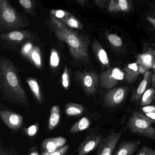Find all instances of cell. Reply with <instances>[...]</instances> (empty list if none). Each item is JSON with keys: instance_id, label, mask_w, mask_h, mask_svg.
Instances as JSON below:
<instances>
[{"instance_id": "cell-39", "label": "cell", "mask_w": 155, "mask_h": 155, "mask_svg": "<svg viewBox=\"0 0 155 155\" xmlns=\"http://www.w3.org/2000/svg\"><path fill=\"white\" fill-rule=\"evenodd\" d=\"M86 2V1H85V0H84V1H83V0L77 1V2H78L79 4H80L81 5V6H84V5L85 4V2Z\"/></svg>"}, {"instance_id": "cell-12", "label": "cell", "mask_w": 155, "mask_h": 155, "mask_svg": "<svg viewBox=\"0 0 155 155\" xmlns=\"http://www.w3.org/2000/svg\"><path fill=\"white\" fill-rule=\"evenodd\" d=\"M126 96L124 88H119L110 91L106 94L105 101L106 105L109 107H114L121 103Z\"/></svg>"}, {"instance_id": "cell-37", "label": "cell", "mask_w": 155, "mask_h": 155, "mask_svg": "<svg viewBox=\"0 0 155 155\" xmlns=\"http://www.w3.org/2000/svg\"><path fill=\"white\" fill-rule=\"evenodd\" d=\"M29 155H39V154L38 153L37 150H32L30 152Z\"/></svg>"}, {"instance_id": "cell-10", "label": "cell", "mask_w": 155, "mask_h": 155, "mask_svg": "<svg viewBox=\"0 0 155 155\" xmlns=\"http://www.w3.org/2000/svg\"><path fill=\"white\" fill-rule=\"evenodd\" d=\"M125 74L118 68H115L110 71L104 72L101 76V82L103 87L110 88L113 81H121L124 79Z\"/></svg>"}, {"instance_id": "cell-1", "label": "cell", "mask_w": 155, "mask_h": 155, "mask_svg": "<svg viewBox=\"0 0 155 155\" xmlns=\"http://www.w3.org/2000/svg\"><path fill=\"white\" fill-rule=\"evenodd\" d=\"M0 90L2 99L21 107H30L17 68L11 61L5 58L0 59Z\"/></svg>"}, {"instance_id": "cell-26", "label": "cell", "mask_w": 155, "mask_h": 155, "mask_svg": "<svg viewBox=\"0 0 155 155\" xmlns=\"http://www.w3.org/2000/svg\"><path fill=\"white\" fill-rule=\"evenodd\" d=\"M108 39L111 44L117 47H120L122 44V40L115 34H110L108 36Z\"/></svg>"}, {"instance_id": "cell-35", "label": "cell", "mask_w": 155, "mask_h": 155, "mask_svg": "<svg viewBox=\"0 0 155 155\" xmlns=\"http://www.w3.org/2000/svg\"><path fill=\"white\" fill-rule=\"evenodd\" d=\"M142 112L145 114L147 113H155V105L153 106H147L143 107L141 108Z\"/></svg>"}, {"instance_id": "cell-8", "label": "cell", "mask_w": 155, "mask_h": 155, "mask_svg": "<svg viewBox=\"0 0 155 155\" xmlns=\"http://www.w3.org/2000/svg\"><path fill=\"white\" fill-rule=\"evenodd\" d=\"M0 116L6 126L13 130H18L22 126L23 117L20 114L9 110H2Z\"/></svg>"}, {"instance_id": "cell-4", "label": "cell", "mask_w": 155, "mask_h": 155, "mask_svg": "<svg viewBox=\"0 0 155 155\" xmlns=\"http://www.w3.org/2000/svg\"><path fill=\"white\" fill-rule=\"evenodd\" d=\"M152 123L144 114L135 112L130 117L127 126L132 133L155 140V128Z\"/></svg>"}, {"instance_id": "cell-9", "label": "cell", "mask_w": 155, "mask_h": 155, "mask_svg": "<svg viewBox=\"0 0 155 155\" xmlns=\"http://www.w3.org/2000/svg\"><path fill=\"white\" fill-rule=\"evenodd\" d=\"M67 141V139L62 137L45 139L41 142L42 151L49 153L54 152L64 147Z\"/></svg>"}, {"instance_id": "cell-13", "label": "cell", "mask_w": 155, "mask_h": 155, "mask_svg": "<svg viewBox=\"0 0 155 155\" xmlns=\"http://www.w3.org/2000/svg\"><path fill=\"white\" fill-rule=\"evenodd\" d=\"M139 145V141H125L119 146L113 155H132Z\"/></svg>"}, {"instance_id": "cell-27", "label": "cell", "mask_w": 155, "mask_h": 155, "mask_svg": "<svg viewBox=\"0 0 155 155\" xmlns=\"http://www.w3.org/2000/svg\"><path fill=\"white\" fill-rule=\"evenodd\" d=\"M51 14L56 18L63 20L71 15L68 12L62 10H55L51 11Z\"/></svg>"}, {"instance_id": "cell-18", "label": "cell", "mask_w": 155, "mask_h": 155, "mask_svg": "<svg viewBox=\"0 0 155 155\" xmlns=\"http://www.w3.org/2000/svg\"><path fill=\"white\" fill-rule=\"evenodd\" d=\"M28 57H29L30 59L36 68L38 69L41 68L42 67V58L41 50L38 47H34Z\"/></svg>"}, {"instance_id": "cell-25", "label": "cell", "mask_w": 155, "mask_h": 155, "mask_svg": "<svg viewBox=\"0 0 155 155\" xmlns=\"http://www.w3.org/2000/svg\"><path fill=\"white\" fill-rule=\"evenodd\" d=\"M0 155H19L18 152L14 148H9L3 146L1 142Z\"/></svg>"}, {"instance_id": "cell-30", "label": "cell", "mask_w": 155, "mask_h": 155, "mask_svg": "<svg viewBox=\"0 0 155 155\" xmlns=\"http://www.w3.org/2000/svg\"><path fill=\"white\" fill-rule=\"evenodd\" d=\"M33 48L34 47H33V44L31 42H26L25 44H24L21 48V54L23 56L28 57Z\"/></svg>"}, {"instance_id": "cell-17", "label": "cell", "mask_w": 155, "mask_h": 155, "mask_svg": "<svg viewBox=\"0 0 155 155\" xmlns=\"http://www.w3.org/2000/svg\"><path fill=\"white\" fill-rule=\"evenodd\" d=\"M91 123L89 119L87 117H83L74 123L69 130L71 133H78L88 128Z\"/></svg>"}, {"instance_id": "cell-38", "label": "cell", "mask_w": 155, "mask_h": 155, "mask_svg": "<svg viewBox=\"0 0 155 155\" xmlns=\"http://www.w3.org/2000/svg\"><path fill=\"white\" fill-rule=\"evenodd\" d=\"M147 19L148 20L150 23H152L155 27V19H153V18H149V17H148Z\"/></svg>"}, {"instance_id": "cell-15", "label": "cell", "mask_w": 155, "mask_h": 155, "mask_svg": "<svg viewBox=\"0 0 155 155\" xmlns=\"http://www.w3.org/2000/svg\"><path fill=\"white\" fill-rule=\"evenodd\" d=\"M85 110V107L81 104L69 102L65 106V113L68 117L80 116L83 114Z\"/></svg>"}, {"instance_id": "cell-3", "label": "cell", "mask_w": 155, "mask_h": 155, "mask_svg": "<svg viewBox=\"0 0 155 155\" xmlns=\"http://www.w3.org/2000/svg\"><path fill=\"white\" fill-rule=\"evenodd\" d=\"M27 26L20 15L7 0H0V28L20 29Z\"/></svg>"}, {"instance_id": "cell-29", "label": "cell", "mask_w": 155, "mask_h": 155, "mask_svg": "<svg viewBox=\"0 0 155 155\" xmlns=\"http://www.w3.org/2000/svg\"><path fill=\"white\" fill-rule=\"evenodd\" d=\"M70 148V146L67 145V146H64L63 147L56 151H54L51 153H49V152H44L42 151L41 153V155H65L66 154L69 149Z\"/></svg>"}, {"instance_id": "cell-31", "label": "cell", "mask_w": 155, "mask_h": 155, "mask_svg": "<svg viewBox=\"0 0 155 155\" xmlns=\"http://www.w3.org/2000/svg\"><path fill=\"white\" fill-rule=\"evenodd\" d=\"M136 155H155V149L147 147H143Z\"/></svg>"}, {"instance_id": "cell-24", "label": "cell", "mask_w": 155, "mask_h": 155, "mask_svg": "<svg viewBox=\"0 0 155 155\" xmlns=\"http://www.w3.org/2000/svg\"><path fill=\"white\" fill-rule=\"evenodd\" d=\"M39 125L38 122H36L33 125L30 126L29 127L24 129V131L26 135L29 137H33L35 136L38 131Z\"/></svg>"}, {"instance_id": "cell-33", "label": "cell", "mask_w": 155, "mask_h": 155, "mask_svg": "<svg viewBox=\"0 0 155 155\" xmlns=\"http://www.w3.org/2000/svg\"><path fill=\"white\" fill-rule=\"evenodd\" d=\"M115 2V1H114ZM117 6L116 5V3L115 4V6L116 7H117V8L119 9L120 10L123 11H127L128 9V4L127 1L126 0H119L117 1Z\"/></svg>"}, {"instance_id": "cell-6", "label": "cell", "mask_w": 155, "mask_h": 155, "mask_svg": "<svg viewBox=\"0 0 155 155\" xmlns=\"http://www.w3.org/2000/svg\"><path fill=\"white\" fill-rule=\"evenodd\" d=\"M103 139L102 135L91 132L78 148V155H86L92 152L98 148Z\"/></svg>"}, {"instance_id": "cell-40", "label": "cell", "mask_w": 155, "mask_h": 155, "mask_svg": "<svg viewBox=\"0 0 155 155\" xmlns=\"http://www.w3.org/2000/svg\"></svg>"}, {"instance_id": "cell-19", "label": "cell", "mask_w": 155, "mask_h": 155, "mask_svg": "<svg viewBox=\"0 0 155 155\" xmlns=\"http://www.w3.org/2000/svg\"><path fill=\"white\" fill-rule=\"evenodd\" d=\"M93 48L101 63L104 66H107L109 63V61L107 54L105 50L102 48L97 43H94Z\"/></svg>"}, {"instance_id": "cell-21", "label": "cell", "mask_w": 155, "mask_h": 155, "mask_svg": "<svg viewBox=\"0 0 155 155\" xmlns=\"http://www.w3.org/2000/svg\"><path fill=\"white\" fill-rule=\"evenodd\" d=\"M60 59L58 52L55 49L52 48L51 51L50 56V65L52 68H57L60 64Z\"/></svg>"}, {"instance_id": "cell-7", "label": "cell", "mask_w": 155, "mask_h": 155, "mask_svg": "<svg viewBox=\"0 0 155 155\" xmlns=\"http://www.w3.org/2000/svg\"><path fill=\"white\" fill-rule=\"evenodd\" d=\"M81 86L85 93L87 95L95 93L98 84V77L97 74L91 71L81 73L79 76Z\"/></svg>"}, {"instance_id": "cell-5", "label": "cell", "mask_w": 155, "mask_h": 155, "mask_svg": "<svg viewBox=\"0 0 155 155\" xmlns=\"http://www.w3.org/2000/svg\"><path fill=\"white\" fill-rule=\"evenodd\" d=\"M121 135V131L109 133L98 147L97 155H112Z\"/></svg>"}, {"instance_id": "cell-14", "label": "cell", "mask_w": 155, "mask_h": 155, "mask_svg": "<svg viewBox=\"0 0 155 155\" xmlns=\"http://www.w3.org/2000/svg\"><path fill=\"white\" fill-rule=\"evenodd\" d=\"M61 118L59 107L54 105L51 109L50 115L49 119L48 127L50 130H53L59 123Z\"/></svg>"}, {"instance_id": "cell-34", "label": "cell", "mask_w": 155, "mask_h": 155, "mask_svg": "<svg viewBox=\"0 0 155 155\" xmlns=\"http://www.w3.org/2000/svg\"><path fill=\"white\" fill-rule=\"evenodd\" d=\"M141 61L146 66H150L152 62V58L150 54H145L141 57Z\"/></svg>"}, {"instance_id": "cell-11", "label": "cell", "mask_w": 155, "mask_h": 155, "mask_svg": "<svg viewBox=\"0 0 155 155\" xmlns=\"http://www.w3.org/2000/svg\"><path fill=\"white\" fill-rule=\"evenodd\" d=\"M1 39L11 43L19 44L31 38L29 32L24 31H14L1 34Z\"/></svg>"}, {"instance_id": "cell-2", "label": "cell", "mask_w": 155, "mask_h": 155, "mask_svg": "<svg viewBox=\"0 0 155 155\" xmlns=\"http://www.w3.org/2000/svg\"><path fill=\"white\" fill-rule=\"evenodd\" d=\"M54 32L58 38L65 42L71 57L79 61L87 62L89 58V40L87 37L66 27L55 28Z\"/></svg>"}, {"instance_id": "cell-20", "label": "cell", "mask_w": 155, "mask_h": 155, "mask_svg": "<svg viewBox=\"0 0 155 155\" xmlns=\"http://www.w3.org/2000/svg\"><path fill=\"white\" fill-rule=\"evenodd\" d=\"M62 21L63 23H66V25L71 28L81 29L83 28L81 23L78 20V19L72 15H70L68 18L62 20Z\"/></svg>"}, {"instance_id": "cell-32", "label": "cell", "mask_w": 155, "mask_h": 155, "mask_svg": "<svg viewBox=\"0 0 155 155\" xmlns=\"http://www.w3.org/2000/svg\"><path fill=\"white\" fill-rule=\"evenodd\" d=\"M34 2L31 1V0H19V2L20 5L23 7V8L25 9L26 10L29 11L32 9L34 6Z\"/></svg>"}, {"instance_id": "cell-28", "label": "cell", "mask_w": 155, "mask_h": 155, "mask_svg": "<svg viewBox=\"0 0 155 155\" xmlns=\"http://www.w3.org/2000/svg\"><path fill=\"white\" fill-rule=\"evenodd\" d=\"M147 83L148 80L146 78H144L140 82L137 91V99H139L140 97L145 92Z\"/></svg>"}, {"instance_id": "cell-22", "label": "cell", "mask_w": 155, "mask_h": 155, "mask_svg": "<svg viewBox=\"0 0 155 155\" xmlns=\"http://www.w3.org/2000/svg\"><path fill=\"white\" fill-rule=\"evenodd\" d=\"M154 94V91L152 89H149L145 91L141 99V105L144 107L149 106L152 102Z\"/></svg>"}, {"instance_id": "cell-16", "label": "cell", "mask_w": 155, "mask_h": 155, "mask_svg": "<svg viewBox=\"0 0 155 155\" xmlns=\"http://www.w3.org/2000/svg\"><path fill=\"white\" fill-rule=\"evenodd\" d=\"M27 81L37 101L39 104H41L42 102V93L38 81L34 78H27Z\"/></svg>"}, {"instance_id": "cell-36", "label": "cell", "mask_w": 155, "mask_h": 155, "mask_svg": "<svg viewBox=\"0 0 155 155\" xmlns=\"http://www.w3.org/2000/svg\"><path fill=\"white\" fill-rule=\"evenodd\" d=\"M128 68L134 71H137L138 68L137 66L136 63H132V64H130L128 65Z\"/></svg>"}, {"instance_id": "cell-23", "label": "cell", "mask_w": 155, "mask_h": 155, "mask_svg": "<svg viewBox=\"0 0 155 155\" xmlns=\"http://www.w3.org/2000/svg\"><path fill=\"white\" fill-rule=\"evenodd\" d=\"M61 85L64 89L68 90L70 86V73L67 66H65L61 76Z\"/></svg>"}]
</instances>
